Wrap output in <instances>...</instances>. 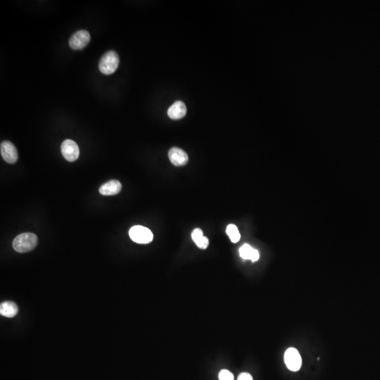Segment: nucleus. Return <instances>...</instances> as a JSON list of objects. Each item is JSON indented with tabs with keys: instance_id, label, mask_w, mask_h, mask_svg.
<instances>
[{
	"instance_id": "nucleus-10",
	"label": "nucleus",
	"mask_w": 380,
	"mask_h": 380,
	"mask_svg": "<svg viewBox=\"0 0 380 380\" xmlns=\"http://www.w3.org/2000/svg\"><path fill=\"white\" fill-rule=\"evenodd\" d=\"M187 113V108L183 102L177 101L168 110V116L173 120L181 119Z\"/></svg>"
},
{
	"instance_id": "nucleus-15",
	"label": "nucleus",
	"mask_w": 380,
	"mask_h": 380,
	"mask_svg": "<svg viewBox=\"0 0 380 380\" xmlns=\"http://www.w3.org/2000/svg\"><path fill=\"white\" fill-rule=\"evenodd\" d=\"M195 244H197V246L199 247V248L201 249H206L207 248L208 246H209V239H208L207 237H206V236H203L202 237H201L199 239H198V240L195 242Z\"/></svg>"
},
{
	"instance_id": "nucleus-4",
	"label": "nucleus",
	"mask_w": 380,
	"mask_h": 380,
	"mask_svg": "<svg viewBox=\"0 0 380 380\" xmlns=\"http://www.w3.org/2000/svg\"><path fill=\"white\" fill-rule=\"evenodd\" d=\"M285 362L289 370L296 372L300 370L302 359L299 351L294 348H290L285 354Z\"/></svg>"
},
{
	"instance_id": "nucleus-11",
	"label": "nucleus",
	"mask_w": 380,
	"mask_h": 380,
	"mask_svg": "<svg viewBox=\"0 0 380 380\" xmlns=\"http://www.w3.org/2000/svg\"><path fill=\"white\" fill-rule=\"evenodd\" d=\"M239 255L243 259L252 260L253 262L259 259V253L249 244H244L239 249Z\"/></svg>"
},
{
	"instance_id": "nucleus-1",
	"label": "nucleus",
	"mask_w": 380,
	"mask_h": 380,
	"mask_svg": "<svg viewBox=\"0 0 380 380\" xmlns=\"http://www.w3.org/2000/svg\"><path fill=\"white\" fill-rule=\"evenodd\" d=\"M37 244V236L33 233H23L14 239L13 248L18 253H26L36 248Z\"/></svg>"
},
{
	"instance_id": "nucleus-8",
	"label": "nucleus",
	"mask_w": 380,
	"mask_h": 380,
	"mask_svg": "<svg viewBox=\"0 0 380 380\" xmlns=\"http://www.w3.org/2000/svg\"><path fill=\"white\" fill-rule=\"evenodd\" d=\"M168 158L172 164L176 166H183L189 161L187 153L178 147H173L170 149Z\"/></svg>"
},
{
	"instance_id": "nucleus-13",
	"label": "nucleus",
	"mask_w": 380,
	"mask_h": 380,
	"mask_svg": "<svg viewBox=\"0 0 380 380\" xmlns=\"http://www.w3.org/2000/svg\"><path fill=\"white\" fill-rule=\"evenodd\" d=\"M226 233L229 236L230 240L232 242L236 243L239 242L240 239L241 235L239 233V230H238L237 227L236 225H233V224H230L227 227Z\"/></svg>"
},
{
	"instance_id": "nucleus-9",
	"label": "nucleus",
	"mask_w": 380,
	"mask_h": 380,
	"mask_svg": "<svg viewBox=\"0 0 380 380\" xmlns=\"http://www.w3.org/2000/svg\"><path fill=\"white\" fill-rule=\"evenodd\" d=\"M122 189V184L116 180H112L106 182L99 188V193L105 196H113L119 193Z\"/></svg>"
},
{
	"instance_id": "nucleus-3",
	"label": "nucleus",
	"mask_w": 380,
	"mask_h": 380,
	"mask_svg": "<svg viewBox=\"0 0 380 380\" xmlns=\"http://www.w3.org/2000/svg\"><path fill=\"white\" fill-rule=\"evenodd\" d=\"M129 235L133 242L138 244H149L154 238L151 230L141 225H135L130 228Z\"/></svg>"
},
{
	"instance_id": "nucleus-7",
	"label": "nucleus",
	"mask_w": 380,
	"mask_h": 380,
	"mask_svg": "<svg viewBox=\"0 0 380 380\" xmlns=\"http://www.w3.org/2000/svg\"><path fill=\"white\" fill-rule=\"evenodd\" d=\"M1 155L4 160L9 163H15L18 159V151L11 142L4 141L0 146Z\"/></svg>"
},
{
	"instance_id": "nucleus-14",
	"label": "nucleus",
	"mask_w": 380,
	"mask_h": 380,
	"mask_svg": "<svg viewBox=\"0 0 380 380\" xmlns=\"http://www.w3.org/2000/svg\"><path fill=\"white\" fill-rule=\"evenodd\" d=\"M219 380H234V376L229 370H223L219 373Z\"/></svg>"
},
{
	"instance_id": "nucleus-5",
	"label": "nucleus",
	"mask_w": 380,
	"mask_h": 380,
	"mask_svg": "<svg viewBox=\"0 0 380 380\" xmlns=\"http://www.w3.org/2000/svg\"><path fill=\"white\" fill-rule=\"evenodd\" d=\"M90 41V35L85 30H80L72 35L69 39V46L72 50H79L86 47Z\"/></svg>"
},
{
	"instance_id": "nucleus-6",
	"label": "nucleus",
	"mask_w": 380,
	"mask_h": 380,
	"mask_svg": "<svg viewBox=\"0 0 380 380\" xmlns=\"http://www.w3.org/2000/svg\"><path fill=\"white\" fill-rule=\"evenodd\" d=\"M61 154L68 162H73L78 159L80 149L78 145L72 140H66L61 146Z\"/></svg>"
},
{
	"instance_id": "nucleus-2",
	"label": "nucleus",
	"mask_w": 380,
	"mask_h": 380,
	"mask_svg": "<svg viewBox=\"0 0 380 380\" xmlns=\"http://www.w3.org/2000/svg\"><path fill=\"white\" fill-rule=\"evenodd\" d=\"M119 62V56L116 52H107L99 61V70L105 75H111L117 70Z\"/></svg>"
},
{
	"instance_id": "nucleus-16",
	"label": "nucleus",
	"mask_w": 380,
	"mask_h": 380,
	"mask_svg": "<svg viewBox=\"0 0 380 380\" xmlns=\"http://www.w3.org/2000/svg\"><path fill=\"white\" fill-rule=\"evenodd\" d=\"M203 236V232L201 229L197 228V229L194 230L193 232H192V239L195 243L196 242L198 239H199L200 238L202 237Z\"/></svg>"
},
{
	"instance_id": "nucleus-12",
	"label": "nucleus",
	"mask_w": 380,
	"mask_h": 380,
	"mask_svg": "<svg viewBox=\"0 0 380 380\" xmlns=\"http://www.w3.org/2000/svg\"><path fill=\"white\" fill-rule=\"evenodd\" d=\"M18 312V308L15 303L6 302L1 303L0 305V313L2 316L7 318H13Z\"/></svg>"
},
{
	"instance_id": "nucleus-17",
	"label": "nucleus",
	"mask_w": 380,
	"mask_h": 380,
	"mask_svg": "<svg viewBox=\"0 0 380 380\" xmlns=\"http://www.w3.org/2000/svg\"><path fill=\"white\" fill-rule=\"evenodd\" d=\"M237 380H253V378L249 373H243L239 375Z\"/></svg>"
}]
</instances>
